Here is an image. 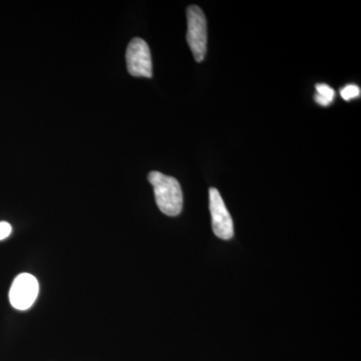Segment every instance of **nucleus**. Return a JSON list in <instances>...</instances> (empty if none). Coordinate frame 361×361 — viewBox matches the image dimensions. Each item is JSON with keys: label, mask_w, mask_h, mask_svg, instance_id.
I'll list each match as a JSON object with an SVG mask.
<instances>
[{"label": "nucleus", "mask_w": 361, "mask_h": 361, "mask_svg": "<svg viewBox=\"0 0 361 361\" xmlns=\"http://www.w3.org/2000/svg\"><path fill=\"white\" fill-rule=\"evenodd\" d=\"M148 179L161 212L171 217L179 215L183 209V193L177 179L157 171L149 173Z\"/></svg>", "instance_id": "nucleus-1"}, {"label": "nucleus", "mask_w": 361, "mask_h": 361, "mask_svg": "<svg viewBox=\"0 0 361 361\" xmlns=\"http://www.w3.org/2000/svg\"><path fill=\"white\" fill-rule=\"evenodd\" d=\"M187 42L196 61L201 63L207 52V21L200 7L191 6L187 11Z\"/></svg>", "instance_id": "nucleus-2"}, {"label": "nucleus", "mask_w": 361, "mask_h": 361, "mask_svg": "<svg viewBox=\"0 0 361 361\" xmlns=\"http://www.w3.org/2000/svg\"><path fill=\"white\" fill-rule=\"evenodd\" d=\"M39 285L37 278L28 273H21L14 279L9 290V301L18 310H27L37 300Z\"/></svg>", "instance_id": "nucleus-3"}, {"label": "nucleus", "mask_w": 361, "mask_h": 361, "mask_svg": "<svg viewBox=\"0 0 361 361\" xmlns=\"http://www.w3.org/2000/svg\"><path fill=\"white\" fill-rule=\"evenodd\" d=\"M128 71L133 77L152 78L153 63L148 44L144 39L135 37L130 40L126 52Z\"/></svg>", "instance_id": "nucleus-4"}, {"label": "nucleus", "mask_w": 361, "mask_h": 361, "mask_svg": "<svg viewBox=\"0 0 361 361\" xmlns=\"http://www.w3.org/2000/svg\"><path fill=\"white\" fill-rule=\"evenodd\" d=\"M210 212L212 216V228L218 238L231 239L234 235V224L229 211L226 208L224 201L217 189L211 188L209 191Z\"/></svg>", "instance_id": "nucleus-5"}, {"label": "nucleus", "mask_w": 361, "mask_h": 361, "mask_svg": "<svg viewBox=\"0 0 361 361\" xmlns=\"http://www.w3.org/2000/svg\"><path fill=\"white\" fill-rule=\"evenodd\" d=\"M317 90L314 96L316 103L322 106H329L334 102L336 92L326 84H318L315 85Z\"/></svg>", "instance_id": "nucleus-6"}, {"label": "nucleus", "mask_w": 361, "mask_h": 361, "mask_svg": "<svg viewBox=\"0 0 361 361\" xmlns=\"http://www.w3.org/2000/svg\"><path fill=\"white\" fill-rule=\"evenodd\" d=\"M341 94L344 101H351L355 97H360V87L355 85H346L341 90Z\"/></svg>", "instance_id": "nucleus-7"}, {"label": "nucleus", "mask_w": 361, "mask_h": 361, "mask_svg": "<svg viewBox=\"0 0 361 361\" xmlns=\"http://www.w3.org/2000/svg\"><path fill=\"white\" fill-rule=\"evenodd\" d=\"M13 232L11 225L7 222H0V240L6 239Z\"/></svg>", "instance_id": "nucleus-8"}]
</instances>
